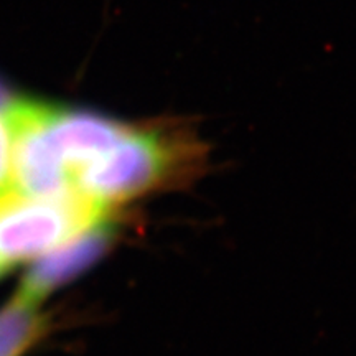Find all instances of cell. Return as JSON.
Masks as SVG:
<instances>
[{"label": "cell", "mask_w": 356, "mask_h": 356, "mask_svg": "<svg viewBox=\"0 0 356 356\" xmlns=\"http://www.w3.org/2000/svg\"><path fill=\"white\" fill-rule=\"evenodd\" d=\"M104 222H113V213L86 198L32 197L7 186L0 191V266L50 252Z\"/></svg>", "instance_id": "cell-1"}, {"label": "cell", "mask_w": 356, "mask_h": 356, "mask_svg": "<svg viewBox=\"0 0 356 356\" xmlns=\"http://www.w3.org/2000/svg\"><path fill=\"white\" fill-rule=\"evenodd\" d=\"M111 225L113 222H104L51 249L29 270L19 292L20 299L38 304L53 289L83 273L108 246L113 236Z\"/></svg>", "instance_id": "cell-2"}, {"label": "cell", "mask_w": 356, "mask_h": 356, "mask_svg": "<svg viewBox=\"0 0 356 356\" xmlns=\"http://www.w3.org/2000/svg\"><path fill=\"white\" fill-rule=\"evenodd\" d=\"M37 305L17 296L0 310V356H20L37 340L43 328Z\"/></svg>", "instance_id": "cell-3"}, {"label": "cell", "mask_w": 356, "mask_h": 356, "mask_svg": "<svg viewBox=\"0 0 356 356\" xmlns=\"http://www.w3.org/2000/svg\"><path fill=\"white\" fill-rule=\"evenodd\" d=\"M12 137L7 119L0 118V191L10 185Z\"/></svg>", "instance_id": "cell-4"}, {"label": "cell", "mask_w": 356, "mask_h": 356, "mask_svg": "<svg viewBox=\"0 0 356 356\" xmlns=\"http://www.w3.org/2000/svg\"><path fill=\"white\" fill-rule=\"evenodd\" d=\"M13 101H15V96L12 95V91L6 84L0 81V111H6Z\"/></svg>", "instance_id": "cell-5"}, {"label": "cell", "mask_w": 356, "mask_h": 356, "mask_svg": "<svg viewBox=\"0 0 356 356\" xmlns=\"http://www.w3.org/2000/svg\"><path fill=\"white\" fill-rule=\"evenodd\" d=\"M3 273V267L2 266H0V274H2Z\"/></svg>", "instance_id": "cell-6"}]
</instances>
